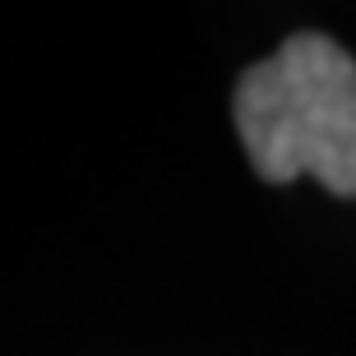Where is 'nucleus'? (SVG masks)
<instances>
[{
    "mask_svg": "<svg viewBox=\"0 0 356 356\" xmlns=\"http://www.w3.org/2000/svg\"><path fill=\"white\" fill-rule=\"evenodd\" d=\"M245 158L264 181L315 176L356 199V60L324 33H296L250 65L232 97Z\"/></svg>",
    "mask_w": 356,
    "mask_h": 356,
    "instance_id": "1",
    "label": "nucleus"
}]
</instances>
